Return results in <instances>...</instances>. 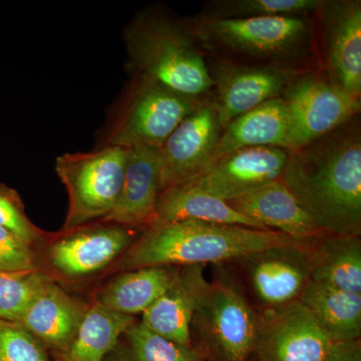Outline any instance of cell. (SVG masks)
Returning <instances> with one entry per match:
<instances>
[{
	"mask_svg": "<svg viewBox=\"0 0 361 361\" xmlns=\"http://www.w3.org/2000/svg\"><path fill=\"white\" fill-rule=\"evenodd\" d=\"M281 97L288 111L291 152L334 132L360 113V99L310 71L297 73Z\"/></svg>",
	"mask_w": 361,
	"mask_h": 361,
	"instance_id": "9",
	"label": "cell"
},
{
	"mask_svg": "<svg viewBox=\"0 0 361 361\" xmlns=\"http://www.w3.org/2000/svg\"><path fill=\"white\" fill-rule=\"evenodd\" d=\"M222 130L215 104L209 97L180 122L161 147V192L197 179L212 167Z\"/></svg>",
	"mask_w": 361,
	"mask_h": 361,
	"instance_id": "10",
	"label": "cell"
},
{
	"mask_svg": "<svg viewBox=\"0 0 361 361\" xmlns=\"http://www.w3.org/2000/svg\"><path fill=\"white\" fill-rule=\"evenodd\" d=\"M206 265L182 266L172 284L142 314L141 322L156 334L192 345L190 325L202 295L208 287Z\"/></svg>",
	"mask_w": 361,
	"mask_h": 361,
	"instance_id": "17",
	"label": "cell"
},
{
	"mask_svg": "<svg viewBox=\"0 0 361 361\" xmlns=\"http://www.w3.org/2000/svg\"><path fill=\"white\" fill-rule=\"evenodd\" d=\"M125 42L135 75L186 96L210 97L206 54L183 23L161 13H142L126 30Z\"/></svg>",
	"mask_w": 361,
	"mask_h": 361,
	"instance_id": "4",
	"label": "cell"
},
{
	"mask_svg": "<svg viewBox=\"0 0 361 361\" xmlns=\"http://www.w3.org/2000/svg\"><path fill=\"white\" fill-rule=\"evenodd\" d=\"M207 99L180 94L135 75L104 146L161 148L180 122Z\"/></svg>",
	"mask_w": 361,
	"mask_h": 361,
	"instance_id": "7",
	"label": "cell"
},
{
	"mask_svg": "<svg viewBox=\"0 0 361 361\" xmlns=\"http://www.w3.org/2000/svg\"><path fill=\"white\" fill-rule=\"evenodd\" d=\"M305 246L311 281L361 295V236L322 232Z\"/></svg>",
	"mask_w": 361,
	"mask_h": 361,
	"instance_id": "21",
	"label": "cell"
},
{
	"mask_svg": "<svg viewBox=\"0 0 361 361\" xmlns=\"http://www.w3.org/2000/svg\"><path fill=\"white\" fill-rule=\"evenodd\" d=\"M104 361H135L133 357L132 353L126 344L121 343V341L116 344L115 348L106 355Z\"/></svg>",
	"mask_w": 361,
	"mask_h": 361,
	"instance_id": "33",
	"label": "cell"
},
{
	"mask_svg": "<svg viewBox=\"0 0 361 361\" xmlns=\"http://www.w3.org/2000/svg\"><path fill=\"white\" fill-rule=\"evenodd\" d=\"M213 80L212 97L222 129L234 118L261 104L281 97L301 71L277 66L249 65L206 56Z\"/></svg>",
	"mask_w": 361,
	"mask_h": 361,
	"instance_id": "11",
	"label": "cell"
},
{
	"mask_svg": "<svg viewBox=\"0 0 361 361\" xmlns=\"http://www.w3.org/2000/svg\"><path fill=\"white\" fill-rule=\"evenodd\" d=\"M251 361H257V360H256V358H255V357H254V356H253V357H252Z\"/></svg>",
	"mask_w": 361,
	"mask_h": 361,
	"instance_id": "34",
	"label": "cell"
},
{
	"mask_svg": "<svg viewBox=\"0 0 361 361\" xmlns=\"http://www.w3.org/2000/svg\"><path fill=\"white\" fill-rule=\"evenodd\" d=\"M300 302L314 315L334 342L360 339L361 295L311 281Z\"/></svg>",
	"mask_w": 361,
	"mask_h": 361,
	"instance_id": "25",
	"label": "cell"
},
{
	"mask_svg": "<svg viewBox=\"0 0 361 361\" xmlns=\"http://www.w3.org/2000/svg\"><path fill=\"white\" fill-rule=\"evenodd\" d=\"M214 266L190 325L192 345L204 361H251L260 313L227 264Z\"/></svg>",
	"mask_w": 361,
	"mask_h": 361,
	"instance_id": "5",
	"label": "cell"
},
{
	"mask_svg": "<svg viewBox=\"0 0 361 361\" xmlns=\"http://www.w3.org/2000/svg\"><path fill=\"white\" fill-rule=\"evenodd\" d=\"M185 220L265 230L235 211L228 202L207 194L188 183L176 185L161 192L151 225Z\"/></svg>",
	"mask_w": 361,
	"mask_h": 361,
	"instance_id": "22",
	"label": "cell"
},
{
	"mask_svg": "<svg viewBox=\"0 0 361 361\" xmlns=\"http://www.w3.org/2000/svg\"><path fill=\"white\" fill-rule=\"evenodd\" d=\"M282 183L324 232L361 236V132L357 118L290 151Z\"/></svg>",
	"mask_w": 361,
	"mask_h": 361,
	"instance_id": "1",
	"label": "cell"
},
{
	"mask_svg": "<svg viewBox=\"0 0 361 361\" xmlns=\"http://www.w3.org/2000/svg\"><path fill=\"white\" fill-rule=\"evenodd\" d=\"M290 151L252 147L228 154L188 184L226 202L281 180Z\"/></svg>",
	"mask_w": 361,
	"mask_h": 361,
	"instance_id": "14",
	"label": "cell"
},
{
	"mask_svg": "<svg viewBox=\"0 0 361 361\" xmlns=\"http://www.w3.org/2000/svg\"><path fill=\"white\" fill-rule=\"evenodd\" d=\"M259 313L299 302L311 282V262L305 242L270 247L233 261Z\"/></svg>",
	"mask_w": 361,
	"mask_h": 361,
	"instance_id": "8",
	"label": "cell"
},
{
	"mask_svg": "<svg viewBox=\"0 0 361 361\" xmlns=\"http://www.w3.org/2000/svg\"><path fill=\"white\" fill-rule=\"evenodd\" d=\"M0 361H51L44 344L18 322L0 319Z\"/></svg>",
	"mask_w": 361,
	"mask_h": 361,
	"instance_id": "29",
	"label": "cell"
},
{
	"mask_svg": "<svg viewBox=\"0 0 361 361\" xmlns=\"http://www.w3.org/2000/svg\"><path fill=\"white\" fill-rule=\"evenodd\" d=\"M228 204L263 229L282 233L296 241L305 242L324 232L281 180L228 201Z\"/></svg>",
	"mask_w": 361,
	"mask_h": 361,
	"instance_id": "18",
	"label": "cell"
},
{
	"mask_svg": "<svg viewBox=\"0 0 361 361\" xmlns=\"http://www.w3.org/2000/svg\"><path fill=\"white\" fill-rule=\"evenodd\" d=\"M127 157L128 149L104 146L56 158V171L68 195L63 231L103 220L113 210L122 189Z\"/></svg>",
	"mask_w": 361,
	"mask_h": 361,
	"instance_id": "6",
	"label": "cell"
},
{
	"mask_svg": "<svg viewBox=\"0 0 361 361\" xmlns=\"http://www.w3.org/2000/svg\"><path fill=\"white\" fill-rule=\"evenodd\" d=\"M47 280L39 270L0 271V319L20 322Z\"/></svg>",
	"mask_w": 361,
	"mask_h": 361,
	"instance_id": "28",
	"label": "cell"
},
{
	"mask_svg": "<svg viewBox=\"0 0 361 361\" xmlns=\"http://www.w3.org/2000/svg\"><path fill=\"white\" fill-rule=\"evenodd\" d=\"M32 270H37L32 247L0 226V271Z\"/></svg>",
	"mask_w": 361,
	"mask_h": 361,
	"instance_id": "31",
	"label": "cell"
},
{
	"mask_svg": "<svg viewBox=\"0 0 361 361\" xmlns=\"http://www.w3.org/2000/svg\"><path fill=\"white\" fill-rule=\"evenodd\" d=\"M183 25L206 56L214 58L305 71L314 52L310 16L229 20L200 14Z\"/></svg>",
	"mask_w": 361,
	"mask_h": 361,
	"instance_id": "3",
	"label": "cell"
},
{
	"mask_svg": "<svg viewBox=\"0 0 361 361\" xmlns=\"http://www.w3.org/2000/svg\"><path fill=\"white\" fill-rule=\"evenodd\" d=\"M135 322L134 316L116 312L96 301L85 310L75 338L59 361H104Z\"/></svg>",
	"mask_w": 361,
	"mask_h": 361,
	"instance_id": "24",
	"label": "cell"
},
{
	"mask_svg": "<svg viewBox=\"0 0 361 361\" xmlns=\"http://www.w3.org/2000/svg\"><path fill=\"white\" fill-rule=\"evenodd\" d=\"M322 0H215L207 4L202 16L215 18L311 16Z\"/></svg>",
	"mask_w": 361,
	"mask_h": 361,
	"instance_id": "26",
	"label": "cell"
},
{
	"mask_svg": "<svg viewBox=\"0 0 361 361\" xmlns=\"http://www.w3.org/2000/svg\"><path fill=\"white\" fill-rule=\"evenodd\" d=\"M322 28L327 78L349 96H361V1L322 0Z\"/></svg>",
	"mask_w": 361,
	"mask_h": 361,
	"instance_id": "13",
	"label": "cell"
},
{
	"mask_svg": "<svg viewBox=\"0 0 361 361\" xmlns=\"http://www.w3.org/2000/svg\"><path fill=\"white\" fill-rule=\"evenodd\" d=\"M252 147L290 151V123L281 97L269 99L228 123L221 134L215 163L228 154Z\"/></svg>",
	"mask_w": 361,
	"mask_h": 361,
	"instance_id": "20",
	"label": "cell"
},
{
	"mask_svg": "<svg viewBox=\"0 0 361 361\" xmlns=\"http://www.w3.org/2000/svg\"><path fill=\"white\" fill-rule=\"evenodd\" d=\"M336 342L302 303L260 313L257 361H325Z\"/></svg>",
	"mask_w": 361,
	"mask_h": 361,
	"instance_id": "12",
	"label": "cell"
},
{
	"mask_svg": "<svg viewBox=\"0 0 361 361\" xmlns=\"http://www.w3.org/2000/svg\"><path fill=\"white\" fill-rule=\"evenodd\" d=\"M85 312L84 306L49 279L18 323L61 356L75 338Z\"/></svg>",
	"mask_w": 361,
	"mask_h": 361,
	"instance_id": "19",
	"label": "cell"
},
{
	"mask_svg": "<svg viewBox=\"0 0 361 361\" xmlns=\"http://www.w3.org/2000/svg\"><path fill=\"white\" fill-rule=\"evenodd\" d=\"M0 226L33 247L44 239V232L26 215L20 196L0 184Z\"/></svg>",
	"mask_w": 361,
	"mask_h": 361,
	"instance_id": "30",
	"label": "cell"
},
{
	"mask_svg": "<svg viewBox=\"0 0 361 361\" xmlns=\"http://www.w3.org/2000/svg\"><path fill=\"white\" fill-rule=\"evenodd\" d=\"M161 193L160 148L128 149L125 175L120 196L103 222L148 227L153 222Z\"/></svg>",
	"mask_w": 361,
	"mask_h": 361,
	"instance_id": "16",
	"label": "cell"
},
{
	"mask_svg": "<svg viewBox=\"0 0 361 361\" xmlns=\"http://www.w3.org/2000/svg\"><path fill=\"white\" fill-rule=\"evenodd\" d=\"M123 336L135 361H204L193 346L166 338L141 322L130 325Z\"/></svg>",
	"mask_w": 361,
	"mask_h": 361,
	"instance_id": "27",
	"label": "cell"
},
{
	"mask_svg": "<svg viewBox=\"0 0 361 361\" xmlns=\"http://www.w3.org/2000/svg\"><path fill=\"white\" fill-rule=\"evenodd\" d=\"M133 227L106 223L80 228L56 240L49 250L52 267L68 277L85 276L103 269L122 255L135 240Z\"/></svg>",
	"mask_w": 361,
	"mask_h": 361,
	"instance_id": "15",
	"label": "cell"
},
{
	"mask_svg": "<svg viewBox=\"0 0 361 361\" xmlns=\"http://www.w3.org/2000/svg\"><path fill=\"white\" fill-rule=\"evenodd\" d=\"M179 270V266H149L126 271L101 292L97 301L122 314L142 315L167 290Z\"/></svg>",
	"mask_w": 361,
	"mask_h": 361,
	"instance_id": "23",
	"label": "cell"
},
{
	"mask_svg": "<svg viewBox=\"0 0 361 361\" xmlns=\"http://www.w3.org/2000/svg\"><path fill=\"white\" fill-rule=\"evenodd\" d=\"M295 242L299 241L270 230L177 221L145 228L123 252L118 268L227 264L253 252Z\"/></svg>",
	"mask_w": 361,
	"mask_h": 361,
	"instance_id": "2",
	"label": "cell"
},
{
	"mask_svg": "<svg viewBox=\"0 0 361 361\" xmlns=\"http://www.w3.org/2000/svg\"><path fill=\"white\" fill-rule=\"evenodd\" d=\"M325 361H361V341L336 342Z\"/></svg>",
	"mask_w": 361,
	"mask_h": 361,
	"instance_id": "32",
	"label": "cell"
}]
</instances>
